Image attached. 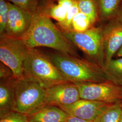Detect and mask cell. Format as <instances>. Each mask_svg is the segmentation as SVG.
Returning <instances> with one entry per match:
<instances>
[{
	"label": "cell",
	"instance_id": "1",
	"mask_svg": "<svg viewBox=\"0 0 122 122\" xmlns=\"http://www.w3.org/2000/svg\"><path fill=\"white\" fill-rule=\"evenodd\" d=\"M20 39L30 48L47 47L79 57L76 48L52 22L51 19L41 13L34 15L29 30Z\"/></svg>",
	"mask_w": 122,
	"mask_h": 122
},
{
	"label": "cell",
	"instance_id": "2",
	"mask_svg": "<svg viewBox=\"0 0 122 122\" xmlns=\"http://www.w3.org/2000/svg\"><path fill=\"white\" fill-rule=\"evenodd\" d=\"M48 55L66 80L75 84L107 81L104 69L96 63L58 52Z\"/></svg>",
	"mask_w": 122,
	"mask_h": 122
},
{
	"label": "cell",
	"instance_id": "3",
	"mask_svg": "<svg viewBox=\"0 0 122 122\" xmlns=\"http://www.w3.org/2000/svg\"><path fill=\"white\" fill-rule=\"evenodd\" d=\"M24 76L47 89L68 82L48 54L37 48H30L24 65Z\"/></svg>",
	"mask_w": 122,
	"mask_h": 122
},
{
	"label": "cell",
	"instance_id": "4",
	"mask_svg": "<svg viewBox=\"0 0 122 122\" xmlns=\"http://www.w3.org/2000/svg\"><path fill=\"white\" fill-rule=\"evenodd\" d=\"M46 90L30 79H16L14 84L13 111L29 116L46 105Z\"/></svg>",
	"mask_w": 122,
	"mask_h": 122
},
{
	"label": "cell",
	"instance_id": "5",
	"mask_svg": "<svg viewBox=\"0 0 122 122\" xmlns=\"http://www.w3.org/2000/svg\"><path fill=\"white\" fill-rule=\"evenodd\" d=\"M104 27L94 26L83 32L62 31L66 37L74 46L80 49L89 60L101 66L105 64L104 48Z\"/></svg>",
	"mask_w": 122,
	"mask_h": 122
},
{
	"label": "cell",
	"instance_id": "6",
	"mask_svg": "<svg viewBox=\"0 0 122 122\" xmlns=\"http://www.w3.org/2000/svg\"><path fill=\"white\" fill-rule=\"evenodd\" d=\"M30 49L20 38H0V62L10 69L15 79L24 76V65Z\"/></svg>",
	"mask_w": 122,
	"mask_h": 122
},
{
	"label": "cell",
	"instance_id": "7",
	"mask_svg": "<svg viewBox=\"0 0 122 122\" xmlns=\"http://www.w3.org/2000/svg\"><path fill=\"white\" fill-rule=\"evenodd\" d=\"M80 98L113 104L122 100V86L106 81L100 83L76 84Z\"/></svg>",
	"mask_w": 122,
	"mask_h": 122
},
{
	"label": "cell",
	"instance_id": "8",
	"mask_svg": "<svg viewBox=\"0 0 122 122\" xmlns=\"http://www.w3.org/2000/svg\"><path fill=\"white\" fill-rule=\"evenodd\" d=\"M8 17L2 37L21 38L29 30L34 14L8 2Z\"/></svg>",
	"mask_w": 122,
	"mask_h": 122
},
{
	"label": "cell",
	"instance_id": "9",
	"mask_svg": "<svg viewBox=\"0 0 122 122\" xmlns=\"http://www.w3.org/2000/svg\"><path fill=\"white\" fill-rule=\"evenodd\" d=\"M80 99L78 88L74 83H62L46 90L45 102L46 105L61 107L71 105Z\"/></svg>",
	"mask_w": 122,
	"mask_h": 122
},
{
	"label": "cell",
	"instance_id": "10",
	"mask_svg": "<svg viewBox=\"0 0 122 122\" xmlns=\"http://www.w3.org/2000/svg\"><path fill=\"white\" fill-rule=\"evenodd\" d=\"M109 104H111L80 99L71 105L59 108L69 116L94 122L103 110Z\"/></svg>",
	"mask_w": 122,
	"mask_h": 122
},
{
	"label": "cell",
	"instance_id": "11",
	"mask_svg": "<svg viewBox=\"0 0 122 122\" xmlns=\"http://www.w3.org/2000/svg\"><path fill=\"white\" fill-rule=\"evenodd\" d=\"M122 46V22L119 20H113L104 29L105 64L113 58Z\"/></svg>",
	"mask_w": 122,
	"mask_h": 122
},
{
	"label": "cell",
	"instance_id": "12",
	"mask_svg": "<svg viewBox=\"0 0 122 122\" xmlns=\"http://www.w3.org/2000/svg\"><path fill=\"white\" fill-rule=\"evenodd\" d=\"M76 0H47L41 14L53 19L60 24L65 20L68 10Z\"/></svg>",
	"mask_w": 122,
	"mask_h": 122
},
{
	"label": "cell",
	"instance_id": "13",
	"mask_svg": "<svg viewBox=\"0 0 122 122\" xmlns=\"http://www.w3.org/2000/svg\"><path fill=\"white\" fill-rule=\"evenodd\" d=\"M69 117L58 106L46 105L28 116L29 122H64Z\"/></svg>",
	"mask_w": 122,
	"mask_h": 122
},
{
	"label": "cell",
	"instance_id": "14",
	"mask_svg": "<svg viewBox=\"0 0 122 122\" xmlns=\"http://www.w3.org/2000/svg\"><path fill=\"white\" fill-rule=\"evenodd\" d=\"M15 78L0 80V114L13 110Z\"/></svg>",
	"mask_w": 122,
	"mask_h": 122
},
{
	"label": "cell",
	"instance_id": "15",
	"mask_svg": "<svg viewBox=\"0 0 122 122\" xmlns=\"http://www.w3.org/2000/svg\"><path fill=\"white\" fill-rule=\"evenodd\" d=\"M104 70L108 81L122 86V57L113 58L105 63Z\"/></svg>",
	"mask_w": 122,
	"mask_h": 122
},
{
	"label": "cell",
	"instance_id": "16",
	"mask_svg": "<svg viewBox=\"0 0 122 122\" xmlns=\"http://www.w3.org/2000/svg\"><path fill=\"white\" fill-rule=\"evenodd\" d=\"M122 112L121 102L109 104L103 110L94 122H119Z\"/></svg>",
	"mask_w": 122,
	"mask_h": 122
},
{
	"label": "cell",
	"instance_id": "17",
	"mask_svg": "<svg viewBox=\"0 0 122 122\" xmlns=\"http://www.w3.org/2000/svg\"><path fill=\"white\" fill-rule=\"evenodd\" d=\"M100 20H108L118 12L122 0H97Z\"/></svg>",
	"mask_w": 122,
	"mask_h": 122
},
{
	"label": "cell",
	"instance_id": "18",
	"mask_svg": "<svg viewBox=\"0 0 122 122\" xmlns=\"http://www.w3.org/2000/svg\"><path fill=\"white\" fill-rule=\"evenodd\" d=\"M80 12L86 15L95 24L99 19L97 0H76Z\"/></svg>",
	"mask_w": 122,
	"mask_h": 122
},
{
	"label": "cell",
	"instance_id": "19",
	"mask_svg": "<svg viewBox=\"0 0 122 122\" xmlns=\"http://www.w3.org/2000/svg\"><path fill=\"white\" fill-rule=\"evenodd\" d=\"M33 14L41 13L47 0H7Z\"/></svg>",
	"mask_w": 122,
	"mask_h": 122
},
{
	"label": "cell",
	"instance_id": "20",
	"mask_svg": "<svg viewBox=\"0 0 122 122\" xmlns=\"http://www.w3.org/2000/svg\"><path fill=\"white\" fill-rule=\"evenodd\" d=\"M94 25L89 18L79 11L72 20L71 31L78 33L83 32L94 27Z\"/></svg>",
	"mask_w": 122,
	"mask_h": 122
},
{
	"label": "cell",
	"instance_id": "21",
	"mask_svg": "<svg viewBox=\"0 0 122 122\" xmlns=\"http://www.w3.org/2000/svg\"><path fill=\"white\" fill-rule=\"evenodd\" d=\"M0 122H29L28 116L15 111L0 114Z\"/></svg>",
	"mask_w": 122,
	"mask_h": 122
},
{
	"label": "cell",
	"instance_id": "22",
	"mask_svg": "<svg viewBox=\"0 0 122 122\" xmlns=\"http://www.w3.org/2000/svg\"><path fill=\"white\" fill-rule=\"evenodd\" d=\"M9 7L7 0H0V37L4 34L8 17Z\"/></svg>",
	"mask_w": 122,
	"mask_h": 122
},
{
	"label": "cell",
	"instance_id": "23",
	"mask_svg": "<svg viewBox=\"0 0 122 122\" xmlns=\"http://www.w3.org/2000/svg\"><path fill=\"white\" fill-rule=\"evenodd\" d=\"M12 71L7 66L0 62V80H6L14 78ZM15 78V77H14Z\"/></svg>",
	"mask_w": 122,
	"mask_h": 122
},
{
	"label": "cell",
	"instance_id": "24",
	"mask_svg": "<svg viewBox=\"0 0 122 122\" xmlns=\"http://www.w3.org/2000/svg\"><path fill=\"white\" fill-rule=\"evenodd\" d=\"M64 122H94L91 121H88L86 120H85L83 119H81L80 118H77L73 116H70L69 117L66 119Z\"/></svg>",
	"mask_w": 122,
	"mask_h": 122
},
{
	"label": "cell",
	"instance_id": "25",
	"mask_svg": "<svg viewBox=\"0 0 122 122\" xmlns=\"http://www.w3.org/2000/svg\"><path fill=\"white\" fill-rule=\"evenodd\" d=\"M116 55L117 57H122V46L121 48H120V49L118 51V52L116 53Z\"/></svg>",
	"mask_w": 122,
	"mask_h": 122
},
{
	"label": "cell",
	"instance_id": "26",
	"mask_svg": "<svg viewBox=\"0 0 122 122\" xmlns=\"http://www.w3.org/2000/svg\"><path fill=\"white\" fill-rule=\"evenodd\" d=\"M119 122H122V112L121 115H120V118H119Z\"/></svg>",
	"mask_w": 122,
	"mask_h": 122
},
{
	"label": "cell",
	"instance_id": "27",
	"mask_svg": "<svg viewBox=\"0 0 122 122\" xmlns=\"http://www.w3.org/2000/svg\"><path fill=\"white\" fill-rule=\"evenodd\" d=\"M120 17L121 18H120V19H119V20L122 22V14H121V16H120Z\"/></svg>",
	"mask_w": 122,
	"mask_h": 122
}]
</instances>
